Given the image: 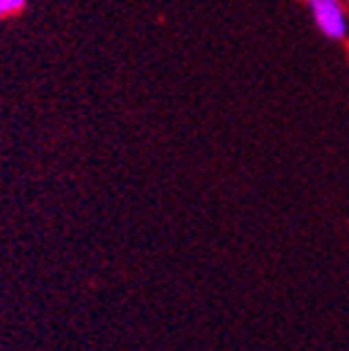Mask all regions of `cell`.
Here are the masks:
<instances>
[{"instance_id":"7a4b0ae2","label":"cell","mask_w":349,"mask_h":351,"mask_svg":"<svg viewBox=\"0 0 349 351\" xmlns=\"http://www.w3.org/2000/svg\"><path fill=\"white\" fill-rule=\"evenodd\" d=\"M10 0H0V17H10Z\"/></svg>"},{"instance_id":"6da1fadb","label":"cell","mask_w":349,"mask_h":351,"mask_svg":"<svg viewBox=\"0 0 349 351\" xmlns=\"http://www.w3.org/2000/svg\"><path fill=\"white\" fill-rule=\"evenodd\" d=\"M315 27L333 42H344L349 37V17L342 0H306Z\"/></svg>"}]
</instances>
